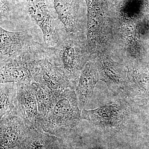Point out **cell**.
<instances>
[{
	"mask_svg": "<svg viewBox=\"0 0 149 149\" xmlns=\"http://www.w3.org/2000/svg\"><path fill=\"white\" fill-rule=\"evenodd\" d=\"M0 38V61L27 49L37 42L27 31L10 32L1 27Z\"/></svg>",
	"mask_w": 149,
	"mask_h": 149,
	"instance_id": "obj_9",
	"label": "cell"
},
{
	"mask_svg": "<svg viewBox=\"0 0 149 149\" xmlns=\"http://www.w3.org/2000/svg\"><path fill=\"white\" fill-rule=\"evenodd\" d=\"M1 1V22L10 17V10L8 0Z\"/></svg>",
	"mask_w": 149,
	"mask_h": 149,
	"instance_id": "obj_17",
	"label": "cell"
},
{
	"mask_svg": "<svg viewBox=\"0 0 149 149\" xmlns=\"http://www.w3.org/2000/svg\"><path fill=\"white\" fill-rule=\"evenodd\" d=\"M19 149H66L64 141L35 128H29Z\"/></svg>",
	"mask_w": 149,
	"mask_h": 149,
	"instance_id": "obj_13",
	"label": "cell"
},
{
	"mask_svg": "<svg viewBox=\"0 0 149 149\" xmlns=\"http://www.w3.org/2000/svg\"><path fill=\"white\" fill-rule=\"evenodd\" d=\"M123 92L131 102L143 104L149 99V72L146 69L133 68L128 74Z\"/></svg>",
	"mask_w": 149,
	"mask_h": 149,
	"instance_id": "obj_10",
	"label": "cell"
},
{
	"mask_svg": "<svg viewBox=\"0 0 149 149\" xmlns=\"http://www.w3.org/2000/svg\"><path fill=\"white\" fill-rule=\"evenodd\" d=\"M1 149H11L21 146L29 127L16 113L1 118Z\"/></svg>",
	"mask_w": 149,
	"mask_h": 149,
	"instance_id": "obj_8",
	"label": "cell"
},
{
	"mask_svg": "<svg viewBox=\"0 0 149 149\" xmlns=\"http://www.w3.org/2000/svg\"><path fill=\"white\" fill-rule=\"evenodd\" d=\"M0 89V118L8 115L16 113V83H1Z\"/></svg>",
	"mask_w": 149,
	"mask_h": 149,
	"instance_id": "obj_15",
	"label": "cell"
},
{
	"mask_svg": "<svg viewBox=\"0 0 149 149\" xmlns=\"http://www.w3.org/2000/svg\"><path fill=\"white\" fill-rule=\"evenodd\" d=\"M100 79L105 82L114 93L123 92L126 80L125 74L117 66L109 62H100L97 65Z\"/></svg>",
	"mask_w": 149,
	"mask_h": 149,
	"instance_id": "obj_14",
	"label": "cell"
},
{
	"mask_svg": "<svg viewBox=\"0 0 149 149\" xmlns=\"http://www.w3.org/2000/svg\"><path fill=\"white\" fill-rule=\"evenodd\" d=\"M34 81L56 97L67 89L75 90L70 82L50 61L47 55L40 62Z\"/></svg>",
	"mask_w": 149,
	"mask_h": 149,
	"instance_id": "obj_7",
	"label": "cell"
},
{
	"mask_svg": "<svg viewBox=\"0 0 149 149\" xmlns=\"http://www.w3.org/2000/svg\"><path fill=\"white\" fill-rule=\"evenodd\" d=\"M47 47L37 42L27 49L0 61L1 83L34 81L40 62L47 55Z\"/></svg>",
	"mask_w": 149,
	"mask_h": 149,
	"instance_id": "obj_3",
	"label": "cell"
},
{
	"mask_svg": "<svg viewBox=\"0 0 149 149\" xmlns=\"http://www.w3.org/2000/svg\"><path fill=\"white\" fill-rule=\"evenodd\" d=\"M11 149H19V148H14Z\"/></svg>",
	"mask_w": 149,
	"mask_h": 149,
	"instance_id": "obj_18",
	"label": "cell"
},
{
	"mask_svg": "<svg viewBox=\"0 0 149 149\" xmlns=\"http://www.w3.org/2000/svg\"><path fill=\"white\" fill-rule=\"evenodd\" d=\"M81 119L75 90L67 89L56 97L43 118L41 130L62 139L79 125Z\"/></svg>",
	"mask_w": 149,
	"mask_h": 149,
	"instance_id": "obj_2",
	"label": "cell"
},
{
	"mask_svg": "<svg viewBox=\"0 0 149 149\" xmlns=\"http://www.w3.org/2000/svg\"><path fill=\"white\" fill-rule=\"evenodd\" d=\"M124 103L117 102L91 110L83 109L82 119L91 125L104 129H118L128 119V111Z\"/></svg>",
	"mask_w": 149,
	"mask_h": 149,
	"instance_id": "obj_5",
	"label": "cell"
},
{
	"mask_svg": "<svg viewBox=\"0 0 149 149\" xmlns=\"http://www.w3.org/2000/svg\"><path fill=\"white\" fill-rule=\"evenodd\" d=\"M31 83H16V113L29 128L41 130V117Z\"/></svg>",
	"mask_w": 149,
	"mask_h": 149,
	"instance_id": "obj_6",
	"label": "cell"
},
{
	"mask_svg": "<svg viewBox=\"0 0 149 149\" xmlns=\"http://www.w3.org/2000/svg\"><path fill=\"white\" fill-rule=\"evenodd\" d=\"M29 16L39 26L43 34L45 45H54L65 31L61 28L53 0H27Z\"/></svg>",
	"mask_w": 149,
	"mask_h": 149,
	"instance_id": "obj_4",
	"label": "cell"
},
{
	"mask_svg": "<svg viewBox=\"0 0 149 149\" xmlns=\"http://www.w3.org/2000/svg\"><path fill=\"white\" fill-rule=\"evenodd\" d=\"M85 45L78 33L64 32L54 45L48 47L47 58L74 89L88 61Z\"/></svg>",
	"mask_w": 149,
	"mask_h": 149,
	"instance_id": "obj_1",
	"label": "cell"
},
{
	"mask_svg": "<svg viewBox=\"0 0 149 149\" xmlns=\"http://www.w3.org/2000/svg\"><path fill=\"white\" fill-rule=\"evenodd\" d=\"M99 79L100 74L97 65L88 61L80 72L75 89L80 109L85 108L86 102L92 98Z\"/></svg>",
	"mask_w": 149,
	"mask_h": 149,
	"instance_id": "obj_11",
	"label": "cell"
},
{
	"mask_svg": "<svg viewBox=\"0 0 149 149\" xmlns=\"http://www.w3.org/2000/svg\"><path fill=\"white\" fill-rule=\"evenodd\" d=\"M53 1L56 13L65 32L78 33L80 23L77 0H53Z\"/></svg>",
	"mask_w": 149,
	"mask_h": 149,
	"instance_id": "obj_12",
	"label": "cell"
},
{
	"mask_svg": "<svg viewBox=\"0 0 149 149\" xmlns=\"http://www.w3.org/2000/svg\"><path fill=\"white\" fill-rule=\"evenodd\" d=\"M31 84L37 100L42 122L43 118L50 109L56 96L35 81L32 82Z\"/></svg>",
	"mask_w": 149,
	"mask_h": 149,
	"instance_id": "obj_16",
	"label": "cell"
}]
</instances>
